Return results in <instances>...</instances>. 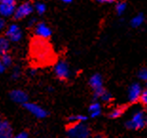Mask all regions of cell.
Instances as JSON below:
<instances>
[{
	"instance_id": "obj_22",
	"label": "cell",
	"mask_w": 147,
	"mask_h": 138,
	"mask_svg": "<svg viewBox=\"0 0 147 138\" xmlns=\"http://www.w3.org/2000/svg\"><path fill=\"white\" fill-rule=\"evenodd\" d=\"M100 99H102V101H104V102H106V103H107V102H110L111 100H112V94H111L110 92H108L107 90H105V92L102 94L101 98H100Z\"/></svg>"
},
{
	"instance_id": "obj_25",
	"label": "cell",
	"mask_w": 147,
	"mask_h": 138,
	"mask_svg": "<svg viewBox=\"0 0 147 138\" xmlns=\"http://www.w3.org/2000/svg\"><path fill=\"white\" fill-rule=\"evenodd\" d=\"M21 74V71H20V69L18 67H15L13 69V71H12V73H11V76L13 79H18Z\"/></svg>"
},
{
	"instance_id": "obj_2",
	"label": "cell",
	"mask_w": 147,
	"mask_h": 138,
	"mask_svg": "<svg viewBox=\"0 0 147 138\" xmlns=\"http://www.w3.org/2000/svg\"><path fill=\"white\" fill-rule=\"evenodd\" d=\"M67 134L69 138H88L90 136V130L84 122L68 124L67 127Z\"/></svg>"
},
{
	"instance_id": "obj_3",
	"label": "cell",
	"mask_w": 147,
	"mask_h": 138,
	"mask_svg": "<svg viewBox=\"0 0 147 138\" xmlns=\"http://www.w3.org/2000/svg\"><path fill=\"white\" fill-rule=\"evenodd\" d=\"M145 120L146 118L144 116V112L143 111H137L133 114L132 118L128 120L125 123V127L128 130H140L145 126Z\"/></svg>"
},
{
	"instance_id": "obj_5",
	"label": "cell",
	"mask_w": 147,
	"mask_h": 138,
	"mask_svg": "<svg viewBox=\"0 0 147 138\" xmlns=\"http://www.w3.org/2000/svg\"><path fill=\"white\" fill-rule=\"evenodd\" d=\"M54 73L58 79L62 81L67 80L70 76V71L67 62L64 60L59 61L54 67Z\"/></svg>"
},
{
	"instance_id": "obj_1",
	"label": "cell",
	"mask_w": 147,
	"mask_h": 138,
	"mask_svg": "<svg viewBox=\"0 0 147 138\" xmlns=\"http://www.w3.org/2000/svg\"><path fill=\"white\" fill-rule=\"evenodd\" d=\"M30 53L34 62L38 65H49L55 59V54L51 45L46 39L34 38L30 47Z\"/></svg>"
},
{
	"instance_id": "obj_21",
	"label": "cell",
	"mask_w": 147,
	"mask_h": 138,
	"mask_svg": "<svg viewBox=\"0 0 147 138\" xmlns=\"http://www.w3.org/2000/svg\"><path fill=\"white\" fill-rule=\"evenodd\" d=\"M126 3L125 2H119L117 5H116V12H117L118 14L121 15L126 10Z\"/></svg>"
},
{
	"instance_id": "obj_13",
	"label": "cell",
	"mask_w": 147,
	"mask_h": 138,
	"mask_svg": "<svg viewBox=\"0 0 147 138\" xmlns=\"http://www.w3.org/2000/svg\"><path fill=\"white\" fill-rule=\"evenodd\" d=\"M12 128L8 120L0 122V138H13Z\"/></svg>"
},
{
	"instance_id": "obj_32",
	"label": "cell",
	"mask_w": 147,
	"mask_h": 138,
	"mask_svg": "<svg viewBox=\"0 0 147 138\" xmlns=\"http://www.w3.org/2000/svg\"><path fill=\"white\" fill-rule=\"evenodd\" d=\"M145 127L147 128V117H146V120H145Z\"/></svg>"
},
{
	"instance_id": "obj_30",
	"label": "cell",
	"mask_w": 147,
	"mask_h": 138,
	"mask_svg": "<svg viewBox=\"0 0 147 138\" xmlns=\"http://www.w3.org/2000/svg\"><path fill=\"white\" fill-rule=\"evenodd\" d=\"M61 1L63 2V3H65V4H70V3L73 1V0H61Z\"/></svg>"
},
{
	"instance_id": "obj_7",
	"label": "cell",
	"mask_w": 147,
	"mask_h": 138,
	"mask_svg": "<svg viewBox=\"0 0 147 138\" xmlns=\"http://www.w3.org/2000/svg\"><path fill=\"white\" fill-rule=\"evenodd\" d=\"M33 6L30 4V2H25L23 4H21L19 7L16 8L14 12V18L16 20L23 19V18L29 16V15L33 12Z\"/></svg>"
},
{
	"instance_id": "obj_19",
	"label": "cell",
	"mask_w": 147,
	"mask_h": 138,
	"mask_svg": "<svg viewBox=\"0 0 147 138\" xmlns=\"http://www.w3.org/2000/svg\"><path fill=\"white\" fill-rule=\"evenodd\" d=\"M10 40L7 37H1L0 38V51H1V54H5L8 53L9 48H10Z\"/></svg>"
},
{
	"instance_id": "obj_16",
	"label": "cell",
	"mask_w": 147,
	"mask_h": 138,
	"mask_svg": "<svg viewBox=\"0 0 147 138\" xmlns=\"http://www.w3.org/2000/svg\"><path fill=\"white\" fill-rule=\"evenodd\" d=\"M125 109H126L125 106L117 107V108H115L114 109H112V111H110V114H109V117L112 118V119H117L119 117H121V114H123Z\"/></svg>"
},
{
	"instance_id": "obj_18",
	"label": "cell",
	"mask_w": 147,
	"mask_h": 138,
	"mask_svg": "<svg viewBox=\"0 0 147 138\" xmlns=\"http://www.w3.org/2000/svg\"><path fill=\"white\" fill-rule=\"evenodd\" d=\"M143 22H144V15L142 14H139L131 19V26L134 28H138L142 26Z\"/></svg>"
},
{
	"instance_id": "obj_4",
	"label": "cell",
	"mask_w": 147,
	"mask_h": 138,
	"mask_svg": "<svg viewBox=\"0 0 147 138\" xmlns=\"http://www.w3.org/2000/svg\"><path fill=\"white\" fill-rule=\"evenodd\" d=\"M89 85L93 90V97L95 99L101 98L102 93L105 92L104 86H102V78L100 74H93L89 79Z\"/></svg>"
},
{
	"instance_id": "obj_14",
	"label": "cell",
	"mask_w": 147,
	"mask_h": 138,
	"mask_svg": "<svg viewBox=\"0 0 147 138\" xmlns=\"http://www.w3.org/2000/svg\"><path fill=\"white\" fill-rule=\"evenodd\" d=\"M11 57L8 53L2 54L1 56V60H0V71L1 73H3L6 71V69H8L11 65Z\"/></svg>"
},
{
	"instance_id": "obj_11",
	"label": "cell",
	"mask_w": 147,
	"mask_h": 138,
	"mask_svg": "<svg viewBox=\"0 0 147 138\" xmlns=\"http://www.w3.org/2000/svg\"><path fill=\"white\" fill-rule=\"evenodd\" d=\"M142 92L143 90L140 84L138 83L132 84L130 86L129 90H128V99H129V102L136 103L137 101H140Z\"/></svg>"
},
{
	"instance_id": "obj_29",
	"label": "cell",
	"mask_w": 147,
	"mask_h": 138,
	"mask_svg": "<svg viewBox=\"0 0 147 138\" xmlns=\"http://www.w3.org/2000/svg\"><path fill=\"white\" fill-rule=\"evenodd\" d=\"M4 26H5V20L2 18V19L0 20V28H1V29H4Z\"/></svg>"
},
{
	"instance_id": "obj_28",
	"label": "cell",
	"mask_w": 147,
	"mask_h": 138,
	"mask_svg": "<svg viewBox=\"0 0 147 138\" xmlns=\"http://www.w3.org/2000/svg\"><path fill=\"white\" fill-rule=\"evenodd\" d=\"M35 22H36L35 18H32V20H30V21H29V26H30V27L33 26V25H34V23H35Z\"/></svg>"
},
{
	"instance_id": "obj_15",
	"label": "cell",
	"mask_w": 147,
	"mask_h": 138,
	"mask_svg": "<svg viewBox=\"0 0 147 138\" xmlns=\"http://www.w3.org/2000/svg\"><path fill=\"white\" fill-rule=\"evenodd\" d=\"M89 115L91 118H96L101 114V105L99 102H93L91 105L89 106L88 109Z\"/></svg>"
},
{
	"instance_id": "obj_10",
	"label": "cell",
	"mask_w": 147,
	"mask_h": 138,
	"mask_svg": "<svg viewBox=\"0 0 147 138\" xmlns=\"http://www.w3.org/2000/svg\"><path fill=\"white\" fill-rule=\"evenodd\" d=\"M35 35L38 38H42V39H49V37L51 36V30L48 25L44 22H40V23H36L35 25Z\"/></svg>"
},
{
	"instance_id": "obj_17",
	"label": "cell",
	"mask_w": 147,
	"mask_h": 138,
	"mask_svg": "<svg viewBox=\"0 0 147 138\" xmlns=\"http://www.w3.org/2000/svg\"><path fill=\"white\" fill-rule=\"evenodd\" d=\"M87 120V116L82 114H76V115H71L67 118L68 124H75V123H83V122Z\"/></svg>"
},
{
	"instance_id": "obj_8",
	"label": "cell",
	"mask_w": 147,
	"mask_h": 138,
	"mask_svg": "<svg viewBox=\"0 0 147 138\" xmlns=\"http://www.w3.org/2000/svg\"><path fill=\"white\" fill-rule=\"evenodd\" d=\"M16 10V1L15 0H1L0 12L3 16H11L14 14Z\"/></svg>"
},
{
	"instance_id": "obj_24",
	"label": "cell",
	"mask_w": 147,
	"mask_h": 138,
	"mask_svg": "<svg viewBox=\"0 0 147 138\" xmlns=\"http://www.w3.org/2000/svg\"><path fill=\"white\" fill-rule=\"evenodd\" d=\"M140 101L142 102V105H144L145 107H147V88L142 92V96H140Z\"/></svg>"
},
{
	"instance_id": "obj_33",
	"label": "cell",
	"mask_w": 147,
	"mask_h": 138,
	"mask_svg": "<svg viewBox=\"0 0 147 138\" xmlns=\"http://www.w3.org/2000/svg\"><path fill=\"white\" fill-rule=\"evenodd\" d=\"M146 87H147V82H146Z\"/></svg>"
},
{
	"instance_id": "obj_6",
	"label": "cell",
	"mask_w": 147,
	"mask_h": 138,
	"mask_svg": "<svg viewBox=\"0 0 147 138\" xmlns=\"http://www.w3.org/2000/svg\"><path fill=\"white\" fill-rule=\"evenodd\" d=\"M24 107L28 111H30V114H32V115H34L36 118L43 119V118H46L47 116H48V111L37 104L27 102L26 104H24Z\"/></svg>"
},
{
	"instance_id": "obj_23",
	"label": "cell",
	"mask_w": 147,
	"mask_h": 138,
	"mask_svg": "<svg viewBox=\"0 0 147 138\" xmlns=\"http://www.w3.org/2000/svg\"><path fill=\"white\" fill-rule=\"evenodd\" d=\"M138 75H139V78L140 80L147 82V69L146 68L142 69V70L139 71V74Z\"/></svg>"
},
{
	"instance_id": "obj_9",
	"label": "cell",
	"mask_w": 147,
	"mask_h": 138,
	"mask_svg": "<svg viewBox=\"0 0 147 138\" xmlns=\"http://www.w3.org/2000/svg\"><path fill=\"white\" fill-rule=\"evenodd\" d=\"M6 37L11 42H18L22 38V32L19 26L16 24H11L6 31Z\"/></svg>"
},
{
	"instance_id": "obj_20",
	"label": "cell",
	"mask_w": 147,
	"mask_h": 138,
	"mask_svg": "<svg viewBox=\"0 0 147 138\" xmlns=\"http://www.w3.org/2000/svg\"><path fill=\"white\" fill-rule=\"evenodd\" d=\"M34 9H35V11H36L37 14H40V15L44 14H45V12H46V11H47V7H46V5L44 4V3H41V2L36 3L35 6H34Z\"/></svg>"
},
{
	"instance_id": "obj_26",
	"label": "cell",
	"mask_w": 147,
	"mask_h": 138,
	"mask_svg": "<svg viewBox=\"0 0 147 138\" xmlns=\"http://www.w3.org/2000/svg\"><path fill=\"white\" fill-rule=\"evenodd\" d=\"M13 138H30L29 133H26V131H21V133H17Z\"/></svg>"
},
{
	"instance_id": "obj_31",
	"label": "cell",
	"mask_w": 147,
	"mask_h": 138,
	"mask_svg": "<svg viewBox=\"0 0 147 138\" xmlns=\"http://www.w3.org/2000/svg\"><path fill=\"white\" fill-rule=\"evenodd\" d=\"M95 138H105L102 135H97V136H95Z\"/></svg>"
},
{
	"instance_id": "obj_12",
	"label": "cell",
	"mask_w": 147,
	"mask_h": 138,
	"mask_svg": "<svg viewBox=\"0 0 147 138\" xmlns=\"http://www.w3.org/2000/svg\"><path fill=\"white\" fill-rule=\"evenodd\" d=\"M10 97L11 99L15 103H18V104H26L28 102V99H29V96L24 90H11L10 93Z\"/></svg>"
},
{
	"instance_id": "obj_27",
	"label": "cell",
	"mask_w": 147,
	"mask_h": 138,
	"mask_svg": "<svg viewBox=\"0 0 147 138\" xmlns=\"http://www.w3.org/2000/svg\"><path fill=\"white\" fill-rule=\"evenodd\" d=\"M99 3H113L115 0H97Z\"/></svg>"
}]
</instances>
